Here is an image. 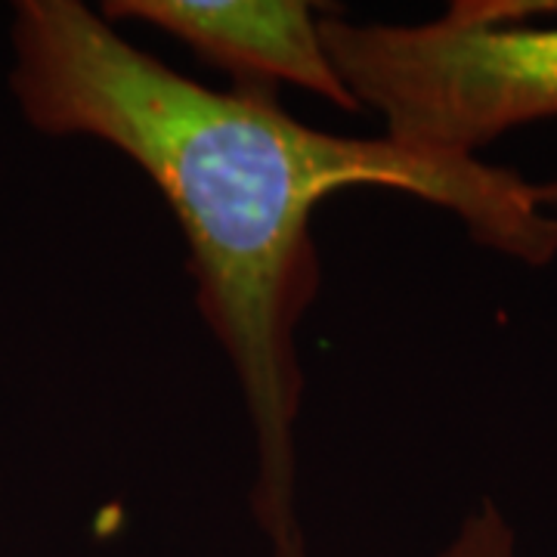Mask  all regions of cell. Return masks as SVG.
I'll return each instance as SVG.
<instances>
[{
  "label": "cell",
  "mask_w": 557,
  "mask_h": 557,
  "mask_svg": "<svg viewBox=\"0 0 557 557\" xmlns=\"http://www.w3.org/2000/svg\"><path fill=\"white\" fill-rule=\"evenodd\" d=\"M13 94L47 137L112 146L156 183L189 248L196 304L233 366L255 437L251 511L273 557H307L298 520L304 369L298 325L319 295L313 214L344 189L437 205L502 258H557V180L440 156L391 137H341L267 90H214L121 38L78 0H22Z\"/></svg>",
  "instance_id": "1"
},
{
  "label": "cell",
  "mask_w": 557,
  "mask_h": 557,
  "mask_svg": "<svg viewBox=\"0 0 557 557\" xmlns=\"http://www.w3.org/2000/svg\"><path fill=\"white\" fill-rule=\"evenodd\" d=\"M319 32L359 109L403 146L480 159L508 131L557 119V22L518 16L508 0H458L416 25L329 7Z\"/></svg>",
  "instance_id": "2"
},
{
  "label": "cell",
  "mask_w": 557,
  "mask_h": 557,
  "mask_svg": "<svg viewBox=\"0 0 557 557\" xmlns=\"http://www.w3.org/2000/svg\"><path fill=\"white\" fill-rule=\"evenodd\" d=\"M102 20L164 32L242 90L288 84L347 115H362L329 57L319 13L304 0H109Z\"/></svg>",
  "instance_id": "3"
},
{
  "label": "cell",
  "mask_w": 557,
  "mask_h": 557,
  "mask_svg": "<svg viewBox=\"0 0 557 557\" xmlns=\"http://www.w3.org/2000/svg\"><path fill=\"white\" fill-rule=\"evenodd\" d=\"M437 557H518V533L493 498L478 502Z\"/></svg>",
  "instance_id": "4"
}]
</instances>
